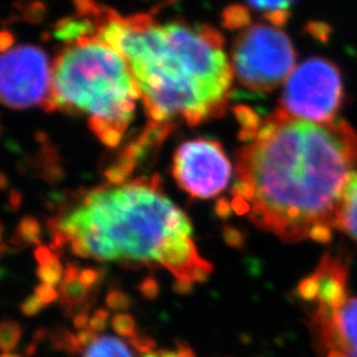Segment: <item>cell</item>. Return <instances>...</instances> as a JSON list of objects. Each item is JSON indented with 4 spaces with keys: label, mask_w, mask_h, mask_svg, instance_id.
<instances>
[{
    "label": "cell",
    "mask_w": 357,
    "mask_h": 357,
    "mask_svg": "<svg viewBox=\"0 0 357 357\" xmlns=\"http://www.w3.org/2000/svg\"><path fill=\"white\" fill-rule=\"evenodd\" d=\"M234 115L241 126L238 132V138L243 143H250L255 141L259 132V128L262 126V122L259 119V115L255 110L245 105H237L234 109Z\"/></svg>",
    "instance_id": "15"
},
{
    "label": "cell",
    "mask_w": 357,
    "mask_h": 357,
    "mask_svg": "<svg viewBox=\"0 0 357 357\" xmlns=\"http://www.w3.org/2000/svg\"><path fill=\"white\" fill-rule=\"evenodd\" d=\"M255 8L264 11L268 23L281 26L286 23L294 0H248Z\"/></svg>",
    "instance_id": "16"
},
{
    "label": "cell",
    "mask_w": 357,
    "mask_h": 357,
    "mask_svg": "<svg viewBox=\"0 0 357 357\" xmlns=\"http://www.w3.org/2000/svg\"><path fill=\"white\" fill-rule=\"evenodd\" d=\"M192 284L193 283H190V282L176 281V283H175V291H178L180 294L190 293L192 290Z\"/></svg>",
    "instance_id": "33"
},
{
    "label": "cell",
    "mask_w": 357,
    "mask_h": 357,
    "mask_svg": "<svg viewBox=\"0 0 357 357\" xmlns=\"http://www.w3.org/2000/svg\"><path fill=\"white\" fill-rule=\"evenodd\" d=\"M158 354L159 357H195L191 347L187 344H178L175 349H162Z\"/></svg>",
    "instance_id": "29"
},
{
    "label": "cell",
    "mask_w": 357,
    "mask_h": 357,
    "mask_svg": "<svg viewBox=\"0 0 357 357\" xmlns=\"http://www.w3.org/2000/svg\"><path fill=\"white\" fill-rule=\"evenodd\" d=\"M339 229L343 230L357 243V176L351 181L345 193Z\"/></svg>",
    "instance_id": "14"
},
{
    "label": "cell",
    "mask_w": 357,
    "mask_h": 357,
    "mask_svg": "<svg viewBox=\"0 0 357 357\" xmlns=\"http://www.w3.org/2000/svg\"><path fill=\"white\" fill-rule=\"evenodd\" d=\"M82 357H134L128 345L114 336H97L90 343Z\"/></svg>",
    "instance_id": "13"
},
{
    "label": "cell",
    "mask_w": 357,
    "mask_h": 357,
    "mask_svg": "<svg viewBox=\"0 0 357 357\" xmlns=\"http://www.w3.org/2000/svg\"><path fill=\"white\" fill-rule=\"evenodd\" d=\"M66 41L52 66L51 100L45 110L89 115L96 137L107 147H116L142 98L128 61L98 35H90L89 28Z\"/></svg>",
    "instance_id": "4"
},
{
    "label": "cell",
    "mask_w": 357,
    "mask_h": 357,
    "mask_svg": "<svg viewBox=\"0 0 357 357\" xmlns=\"http://www.w3.org/2000/svg\"><path fill=\"white\" fill-rule=\"evenodd\" d=\"M44 307H45V305L38 299L36 295H33V296L26 298V301L23 302L22 311H23V314L26 317H33V315H36L38 312H40Z\"/></svg>",
    "instance_id": "27"
},
{
    "label": "cell",
    "mask_w": 357,
    "mask_h": 357,
    "mask_svg": "<svg viewBox=\"0 0 357 357\" xmlns=\"http://www.w3.org/2000/svg\"><path fill=\"white\" fill-rule=\"evenodd\" d=\"M79 281L82 282L88 289H96L97 284H100L102 282L103 273L96 268H84L79 271L78 275Z\"/></svg>",
    "instance_id": "23"
},
{
    "label": "cell",
    "mask_w": 357,
    "mask_h": 357,
    "mask_svg": "<svg viewBox=\"0 0 357 357\" xmlns=\"http://www.w3.org/2000/svg\"><path fill=\"white\" fill-rule=\"evenodd\" d=\"M35 295L38 296V299H40L45 306H47V305H51L52 302H54V301L59 299V293L54 290V286L45 284V283H41L40 286L36 287Z\"/></svg>",
    "instance_id": "25"
},
{
    "label": "cell",
    "mask_w": 357,
    "mask_h": 357,
    "mask_svg": "<svg viewBox=\"0 0 357 357\" xmlns=\"http://www.w3.org/2000/svg\"><path fill=\"white\" fill-rule=\"evenodd\" d=\"M172 174L193 199H211L229 185L231 163L218 142L199 138L178 146Z\"/></svg>",
    "instance_id": "8"
},
{
    "label": "cell",
    "mask_w": 357,
    "mask_h": 357,
    "mask_svg": "<svg viewBox=\"0 0 357 357\" xmlns=\"http://www.w3.org/2000/svg\"><path fill=\"white\" fill-rule=\"evenodd\" d=\"M1 101L11 109L40 105L51 100L52 69L45 53L38 47L22 45L3 52L0 65Z\"/></svg>",
    "instance_id": "7"
},
{
    "label": "cell",
    "mask_w": 357,
    "mask_h": 357,
    "mask_svg": "<svg viewBox=\"0 0 357 357\" xmlns=\"http://www.w3.org/2000/svg\"><path fill=\"white\" fill-rule=\"evenodd\" d=\"M231 205H233V211H234L237 215L250 213V211H252L250 204H249L243 197H241V196H234Z\"/></svg>",
    "instance_id": "31"
},
{
    "label": "cell",
    "mask_w": 357,
    "mask_h": 357,
    "mask_svg": "<svg viewBox=\"0 0 357 357\" xmlns=\"http://www.w3.org/2000/svg\"><path fill=\"white\" fill-rule=\"evenodd\" d=\"M296 53L281 26L257 23L234 38L231 68L243 88L270 93L281 86L294 72Z\"/></svg>",
    "instance_id": "5"
},
{
    "label": "cell",
    "mask_w": 357,
    "mask_h": 357,
    "mask_svg": "<svg viewBox=\"0 0 357 357\" xmlns=\"http://www.w3.org/2000/svg\"><path fill=\"white\" fill-rule=\"evenodd\" d=\"M79 271L76 265L69 264L65 268L64 280L61 282V299L66 307L68 314L75 312V317L79 314H88L93 298H90V291L78 278Z\"/></svg>",
    "instance_id": "12"
},
{
    "label": "cell",
    "mask_w": 357,
    "mask_h": 357,
    "mask_svg": "<svg viewBox=\"0 0 357 357\" xmlns=\"http://www.w3.org/2000/svg\"><path fill=\"white\" fill-rule=\"evenodd\" d=\"M139 291L144 298L153 299L159 294V284H158V282L155 281V278L149 277V278L142 281L141 284H139Z\"/></svg>",
    "instance_id": "28"
},
{
    "label": "cell",
    "mask_w": 357,
    "mask_h": 357,
    "mask_svg": "<svg viewBox=\"0 0 357 357\" xmlns=\"http://www.w3.org/2000/svg\"><path fill=\"white\" fill-rule=\"evenodd\" d=\"M224 241L229 245L230 248L240 249L243 246V234L238 229L231 227H224L222 229Z\"/></svg>",
    "instance_id": "26"
},
{
    "label": "cell",
    "mask_w": 357,
    "mask_h": 357,
    "mask_svg": "<svg viewBox=\"0 0 357 357\" xmlns=\"http://www.w3.org/2000/svg\"><path fill=\"white\" fill-rule=\"evenodd\" d=\"M112 326H113V330L118 335L125 336L128 339H131L132 336H135L138 333L135 320L128 314H116L112 319Z\"/></svg>",
    "instance_id": "20"
},
{
    "label": "cell",
    "mask_w": 357,
    "mask_h": 357,
    "mask_svg": "<svg viewBox=\"0 0 357 357\" xmlns=\"http://www.w3.org/2000/svg\"><path fill=\"white\" fill-rule=\"evenodd\" d=\"M107 321H109V311L105 308H98L91 315L88 328H90L94 333H100L106 330Z\"/></svg>",
    "instance_id": "22"
},
{
    "label": "cell",
    "mask_w": 357,
    "mask_h": 357,
    "mask_svg": "<svg viewBox=\"0 0 357 357\" xmlns=\"http://www.w3.org/2000/svg\"><path fill=\"white\" fill-rule=\"evenodd\" d=\"M106 305L113 311L123 312V311H128L131 306V301L126 294L119 290H113L106 296Z\"/></svg>",
    "instance_id": "21"
},
{
    "label": "cell",
    "mask_w": 357,
    "mask_h": 357,
    "mask_svg": "<svg viewBox=\"0 0 357 357\" xmlns=\"http://www.w3.org/2000/svg\"><path fill=\"white\" fill-rule=\"evenodd\" d=\"M233 205L230 204L227 199H218L215 205V213L220 218H228L231 215Z\"/></svg>",
    "instance_id": "30"
},
{
    "label": "cell",
    "mask_w": 357,
    "mask_h": 357,
    "mask_svg": "<svg viewBox=\"0 0 357 357\" xmlns=\"http://www.w3.org/2000/svg\"><path fill=\"white\" fill-rule=\"evenodd\" d=\"M40 237L41 227L38 220L33 217H24L16 230V238L23 243H40Z\"/></svg>",
    "instance_id": "18"
},
{
    "label": "cell",
    "mask_w": 357,
    "mask_h": 357,
    "mask_svg": "<svg viewBox=\"0 0 357 357\" xmlns=\"http://www.w3.org/2000/svg\"><path fill=\"white\" fill-rule=\"evenodd\" d=\"M311 330L321 357H357V298L335 310H314Z\"/></svg>",
    "instance_id": "9"
},
{
    "label": "cell",
    "mask_w": 357,
    "mask_h": 357,
    "mask_svg": "<svg viewBox=\"0 0 357 357\" xmlns=\"http://www.w3.org/2000/svg\"><path fill=\"white\" fill-rule=\"evenodd\" d=\"M1 357H20L19 355H15V354H10V352H4V355Z\"/></svg>",
    "instance_id": "35"
},
{
    "label": "cell",
    "mask_w": 357,
    "mask_h": 357,
    "mask_svg": "<svg viewBox=\"0 0 357 357\" xmlns=\"http://www.w3.org/2000/svg\"><path fill=\"white\" fill-rule=\"evenodd\" d=\"M171 123H155L149 122L144 131L137 141L130 143L118 156L116 162L109 167L105 176L109 185H122L132 174L142 158H144L150 150L160 144L171 132Z\"/></svg>",
    "instance_id": "11"
},
{
    "label": "cell",
    "mask_w": 357,
    "mask_h": 357,
    "mask_svg": "<svg viewBox=\"0 0 357 357\" xmlns=\"http://www.w3.org/2000/svg\"><path fill=\"white\" fill-rule=\"evenodd\" d=\"M22 337V327L16 321H4L0 330V345L4 352H10Z\"/></svg>",
    "instance_id": "19"
},
{
    "label": "cell",
    "mask_w": 357,
    "mask_h": 357,
    "mask_svg": "<svg viewBox=\"0 0 357 357\" xmlns=\"http://www.w3.org/2000/svg\"><path fill=\"white\" fill-rule=\"evenodd\" d=\"M54 255H56L52 250H50L48 248H45V246H38L36 252H35V257H36L38 264H44V262L50 261Z\"/></svg>",
    "instance_id": "32"
},
{
    "label": "cell",
    "mask_w": 357,
    "mask_h": 357,
    "mask_svg": "<svg viewBox=\"0 0 357 357\" xmlns=\"http://www.w3.org/2000/svg\"><path fill=\"white\" fill-rule=\"evenodd\" d=\"M64 274L65 270L56 255L50 261L40 264L38 268V277L40 281L51 286H56L59 283L61 284V282L64 280Z\"/></svg>",
    "instance_id": "17"
},
{
    "label": "cell",
    "mask_w": 357,
    "mask_h": 357,
    "mask_svg": "<svg viewBox=\"0 0 357 357\" xmlns=\"http://www.w3.org/2000/svg\"><path fill=\"white\" fill-rule=\"evenodd\" d=\"M128 340H130V344L132 345L141 355H144L147 352H153V349L155 348V342L153 339L149 336L141 335V333H137L135 336H132Z\"/></svg>",
    "instance_id": "24"
},
{
    "label": "cell",
    "mask_w": 357,
    "mask_h": 357,
    "mask_svg": "<svg viewBox=\"0 0 357 357\" xmlns=\"http://www.w3.org/2000/svg\"><path fill=\"white\" fill-rule=\"evenodd\" d=\"M348 259L340 253H327L312 274L298 284V295L314 310L339 308L348 296Z\"/></svg>",
    "instance_id": "10"
},
{
    "label": "cell",
    "mask_w": 357,
    "mask_h": 357,
    "mask_svg": "<svg viewBox=\"0 0 357 357\" xmlns=\"http://www.w3.org/2000/svg\"><path fill=\"white\" fill-rule=\"evenodd\" d=\"M52 229L53 249L68 243L78 257L156 264L190 283L212 273L192 240L190 218L163 193L158 175L88 192Z\"/></svg>",
    "instance_id": "3"
},
{
    "label": "cell",
    "mask_w": 357,
    "mask_h": 357,
    "mask_svg": "<svg viewBox=\"0 0 357 357\" xmlns=\"http://www.w3.org/2000/svg\"><path fill=\"white\" fill-rule=\"evenodd\" d=\"M343 98L344 85L339 68L330 60L312 57L294 69L277 110L298 119L326 123L336 119Z\"/></svg>",
    "instance_id": "6"
},
{
    "label": "cell",
    "mask_w": 357,
    "mask_h": 357,
    "mask_svg": "<svg viewBox=\"0 0 357 357\" xmlns=\"http://www.w3.org/2000/svg\"><path fill=\"white\" fill-rule=\"evenodd\" d=\"M231 188L250 220L286 243H328L357 176V134L343 119L308 122L275 113L236 155Z\"/></svg>",
    "instance_id": "1"
},
{
    "label": "cell",
    "mask_w": 357,
    "mask_h": 357,
    "mask_svg": "<svg viewBox=\"0 0 357 357\" xmlns=\"http://www.w3.org/2000/svg\"><path fill=\"white\" fill-rule=\"evenodd\" d=\"M141 357H159V354H155V352H147V354L142 355Z\"/></svg>",
    "instance_id": "34"
},
{
    "label": "cell",
    "mask_w": 357,
    "mask_h": 357,
    "mask_svg": "<svg viewBox=\"0 0 357 357\" xmlns=\"http://www.w3.org/2000/svg\"><path fill=\"white\" fill-rule=\"evenodd\" d=\"M96 35L119 52L141 90L150 122L191 126L224 114L233 68L211 26L156 23L149 15H98Z\"/></svg>",
    "instance_id": "2"
}]
</instances>
